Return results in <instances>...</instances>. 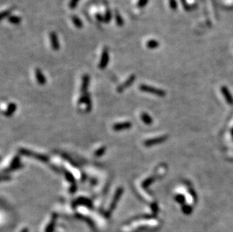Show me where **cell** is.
I'll list each match as a JSON object with an SVG mask.
<instances>
[{
	"mask_svg": "<svg viewBox=\"0 0 233 232\" xmlns=\"http://www.w3.org/2000/svg\"><path fill=\"white\" fill-rule=\"evenodd\" d=\"M140 90L142 91L147 92L150 94H155V95L159 96V97H164L165 96V91L161 90V89L155 88V87H151V86H148L146 84H140Z\"/></svg>",
	"mask_w": 233,
	"mask_h": 232,
	"instance_id": "1",
	"label": "cell"
},
{
	"mask_svg": "<svg viewBox=\"0 0 233 232\" xmlns=\"http://www.w3.org/2000/svg\"><path fill=\"white\" fill-rule=\"evenodd\" d=\"M122 193H123V188L122 187L119 188V189L116 190V193H115V195H114V197H113V200H112L111 204H110V206H109V210L106 212V216H110V214H111L112 212L114 210V209L116 208V204H117L118 201H119V200L120 199L121 197H122Z\"/></svg>",
	"mask_w": 233,
	"mask_h": 232,
	"instance_id": "2",
	"label": "cell"
},
{
	"mask_svg": "<svg viewBox=\"0 0 233 232\" xmlns=\"http://www.w3.org/2000/svg\"><path fill=\"white\" fill-rule=\"evenodd\" d=\"M20 153L21 155H26V156H29V157H33V158H36L39 161H42V162H47L48 161V158L45 155H40V154L35 153V152H32V151H29L28 149H25V148H21L19 150Z\"/></svg>",
	"mask_w": 233,
	"mask_h": 232,
	"instance_id": "3",
	"label": "cell"
},
{
	"mask_svg": "<svg viewBox=\"0 0 233 232\" xmlns=\"http://www.w3.org/2000/svg\"><path fill=\"white\" fill-rule=\"evenodd\" d=\"M72 206L73 208H76L78 205H85L88 208H92L93 205H92L91 201L89 199L86 198V197H80L79 198L76 199L73 203H72Z\"/></svg>",
	"mask_w": 233,
	"mask_h": 232,
	"instance_id": "4",
	"label": "cell"
},
{
	"mask_svg": "<svg viewBox=\"0 0 233 232\" xmlns=\"http://www.w3.org/2000/svg\"><path fill=\"white\" fill-rule=\"evenodd\" d=\"M167 137H157V138H153V139H147L146 141L144 142V145L146 146L149 147L151 146V145H156V144L161 143V142H164V141L167 139Z\"/></svg>",
	"mask_w": 233,
	"mask_h": 232,
	"instance_id": "5",
	"label": "cell"
},
{
	"mask_svg": "<svg viewBox=\"0 0 233 232\" xmlns=\"http://www.w3.org/2000/svg\"><path fill=\"white\" fill-rule=\"evenodd\" d=\"M109 53H108L107 49L105 48L104 50L102 52L101 55V59H100V64H99V67L100 69H103L108 64V62H109Z\"/></svg>",
	"mask_w": 233,
	"mask_h": 232,
	"instance_id": "6",
	"label": "cell"
},
{
	"mask_svg": "<svg viewBox=\"0 0 233 232\" xmlns=\"http://www.w3.org/2000/svg\"><path fill=\"white\" fill-rule=\"evenodd\" d=\"M132 126L131 123L130 121H125V122H122V123H118L113 125V128L114 131H123V130L129 129Z\"/></svg>",
	"mask_w": 233,
	"mask_h": 232,
	"instance_id": "7",
	"label": "cell"
},
{
	"mask_svg": "<svg viewBox=\"0 0 233 232\" xmlns=\"http://www.w3.org/2000/svg\"><path fill=\"white\" fill-rule=\"evenodd\" d=\"M21 167H22V164L20 163V157L18 156V155H17V156H15V158H13V160H12V161H11V165H10V167L8 168L6 170L7 171L15 170L19 169V168H21ZM6 170H5V171H6Z\"/></svg>",
	"mask_w": 233,
	"mask_h": 232,
	"instance_id": "8",
	"label": "cell"
},
{
	"mask_svg": "<svg viewBox=\"0 0 233 232\" xmlns=\"http://www.w3.org/2000/svg\"><path fill=\"white\" fill-rule=\"evenodd\" d=\"M135 79H136L135 75H131V76L130 77L128 78V80L126 81L124 84H122V85H120L119 87H118V89H117L118 92L123 91V90H124L126 88V87H128L129 86L131 85V84H133V81H134V80H135Z\"/></svg>",
	"mask_w": 233,
	"mask_h": 232,
	"instance_id": "9",
	"label": "cell"
},
{
	"mask_svg": "<svg viewBox=\"0 0 233 232\" xmlns=\"http://www.w3.org/2000/svg\"><path fill=\"white\" fill-rule=\"evenodd\" d=\"M89 80H90V77L88 74L84 75L82 77V87H81V91H82V94H85L87 93L88 87Z\"/></svg>",
	"mask_w": 233,
	"mask_h": 232,
	"instance_id": "10",
	"label": "cell"
},
{
	"mask_svg": "<svg viewBox=\"0 0 233 232\" xmlns=\"http://www.w3.org/2000/svg\"><path fill=\"white\" fill-rule=\"evenodd\" d=\"M50 39H51V43H52V48L55 51L59 50L60 45L58 42V36H57L56 33L55 32H52L50 34Z\"/></svg>",
	"mask_w": 233,
	"mask_h": 232,
	"instance_id": "11",
	"label": "cell"
},
{
	"mask_svg": "<svg viewBox=\"0 0 233 232\" xmlns=\"http://www.w3.org/2000/svg\"><path fill=\"white\" fill-rule=\"evenodd\" d=\"M35 78L37 79V81L39 84H45L46 83V79L44 76V75L42 74V73L41 72V70L39 69H35Z\"/></svg>",
	"mask_w": 233,
	"mask_h": 232,
	"instance_id": "12",
	"label": "cell"
},
{
	"mask_svg": "<svg viewBox=\"0 0 233 232\" xmlns=\"http://www.w3.org/2000/svg\"><path fill=\"white\" fill-rule=\"evenodd\" d=\"M16 109L17 106L15 103H9L8 106V108L5 110V112H4V115H5L6 117H10V116H11L15 113V112L16 111Z\"/></svg>",
	"mask_w": 233,
	"mask_h": 232,
	"instance_id": "13",
	"label": "cell"
},
{
	"mask_svg": "<svg viewBox=\"0 0 233 232\" xmlns=\"http://www.w3.org/2000/svg\"><path fill=\"white\" fill-rule=\"evenodd\" d=\"M58 217V215L56 213H54L53 216H52V219L51 222L48 224V225L47 226L46 228H45V232H53L55 230V222H56V219Z\"/></svg>",
	"mask_w": 233,
	"mask_h": 232,
	"instance_id": "14",
	"label": "cell"
},
{
	"mask_svg": "<svg viewBox=\"0 0 233 232\" xmlns=\"http://www.w3.org/2000/svg\"><path fill=\"white\" fill-rule=\"evenodd\" d=\"M222 92H223V94L225 96V98H226V101L228 102L229 104H233V98H232V97L231 96V94L229 93V91H228V90H227L226 87H222Z\"/></svg>",
	"mask_w": 233,
	"mask_h": 232,
	"instance_id": "15",
	"label": "cell"
},
{
	"mask_svg": "<svg viewBox=\"0 0 233 232\" xmlns=\"http://www.w3.org/2000/svg\"><path fill=\"white\" fill-rule=\"evenodd\" d=\"M141 119L143 121V123H145L146 124H148V125L152 124V123H153L152 118L146 112H143L141 114Z\"/></svg>",
	"mask_w": 233,
	"mask_h": 232,
	"instance_id": "16",
	"label": "cell"
},
{
	"mask_svg": "<svg viewBox=\"0 0 233 232\" xmlns=\"http://www.w3.org/2000/svg\"><path fill=\"white\" fill-rule=\"evenodd\" d=\"M85 97V103H86V106H87V108H86V110L87 112H90L91 109V97L90 95H89L88 93L84 94Z\"/></svg>",
	"mask_w": 233,
	"mask_h": 232,
	"instance_id": "17",
	"label": "cell"
},
{
	"mask_svg": "<svg viewBox=\"0 0 233 232\" xmlns=\"http://www.w3.org/2000/svg\"><path fill=\"white\" fill-rule=\"evenodd\" d=\"M154 180H155L154 176L149 177L148 179H146V180L143 181V183H142V186H143V188H144V189H146V188L149 187V186H150V185L154 182Z\"/></svg>",
	"mask_w": 233,
	"mask_h": 232,
	"instance_id": "18",
	"label": "cell"
},
{
	"mask_svg": "<svg viewBox=\"0 0 233 232\" xmlns=\"http://www.w3.org/2000/svg\"><path fill=\"white\" fill-rule=\"evenodd\" d=\"M72 22H73V23H74V25L76 26V27L79 28V29L82 28V26H83V24H82V21H81V20L79 19V18H78V17L73 16L72 18Z\"/></svg>",
	"mask_w": 233,
	"mask_h": 232,
	"instance_id": "19",
	"label": "cell"
},
{
	"mask_svg": "<svg viewBox=\"0 0 233 232\" xmlns=\"http://www.w3.org/2000/svg\"><path fill=\"white\" fill-rule=\"evenodd\" d=\"M159 42L156 40H150L148 42H146V46L148 48L150 49H153L159 47Z\"/></svg>",
	"mask_w": 233,
	"mask_h": 232,
	"instance_id": "20",
	"label": "cell"
},
{
	"mask_svg": "<svg viewBox=\"0 0 233 232\" xmlns=\"http://www.w3.org/2000/svg\"><path fill=\"white\" fill-rule=\"evenodd\" d=\"M64 174H65V176H66V180H67L68 182H71V184L75 183V182H76V181H75V178H74V176H73V175H72L71 173H69V171L65 170Z\"/></svg>",
	"mask_w": 233,
	"mask_h": 232,
	"instance_id": "21",
	"label": "cell"
},
{
	"mask_svg": "<svg viewBox=\"0 0 233 232\" xmlns=\"http://www.w3.org/2000/svg\"><path fill=\"white\" fill-rule=\"evenodd\" d=\"M8 21L13 24H18L21 21V18L18 16H11L8 18Z\"/></svg>",
	"mask_w": 233,
	"mask_h": 232,
	"instance_id": "22",
	"label": "cell"
},
{
	"mask_svg": "<svg viewBox=\"0 0 233 232\" xmlns=\"http://www.w3.org/2000/svg\"><path fill=\"white\" fill-rule=\"evenodd\" d=\"M116 21L118 26H122V25L124 24V21H123L122 16H121V15H119L118 11H116Z\"/></svg>",
	"mask_w": 233,
	"mask_h": 232,
	"instance_id": "23",
	"label": "cell"
},
{
	"mask_svg": "<svg viewBox=\"0 0 233 232\" xmlns=\"http://www.w3.org/2000/svg\"><path fill=\"white\" fill-rule=\"evenodd\" d=\"M106 148L105 146L100 147V148H99V149H97L96 151V152H95L94 155H95V156H97V157L101 156V155H103V154L105 153V152H106Z\"/></svg>",
	"mask_w": 233,
	"mask_h": 232,
	"instance_id": "24",
	"label": "cell"
},
{
	"mask_svg": "<svg viewBox=\"0 0 233 232\" xmlns=\"http://www.w3.org/2000/svg\"><path fill=\"white\" fill-rule=\"evenodd\" d=\"M111 18H112L111 12H110V11H109V9H107L106 10V14H105V16H104V22L109 23L110 22V21H111Z\"/></svg>",
	"mask_w": 233,
	"mask_h": 232,
	"instance_id": "25",
	"label": "cell"
},
{
	"mask_svg": "<svg viewBox=\"0 0 233 232\" xmlns=\"http://www.w3.org/2000/svg\"><path fill=\"white\" fill-rule=\"evenodd\" d=\"M13 11V8H10V9L6 10V11H3V12H2V13L1 14V19H2V20L5 19V18H6V17H8V15H11V11Z\"/></svg>",
	"mask_w": 233,
	"mask_h": 232,
	"instance_id": "26",
	"label": "cell"
},
{
	"mask_svg": "<svg viewBox=\"0 0 233 232\" xmlns=\"http://www.w3.org/2000/svg\"><path fill=\"white\" fill-rule=\"evenodd\" d=\"M148 3V0H139L137 2V6L139 8H143V7L146 6Z\"/></svg>",
	"mask_w": 233,
	"mask_h": 232,
	"instance_id": "27",
	"label": "cell"
},
{
	"mask_svg": "<svg viewBox=\"0 0 233 232\" xmlns=\"http://www.w3.org/2000/svg\"><path fill=\"white\" fill-rule=\"evenodd\" d=\"M79 0H71V2H70V8H72V9H73V8H75V7L76 6V5H77V2H79Z\"/></svg>",
	"mask_w": 233,
	"mask_h": 232,
	"instance_id": "28",
	"label": "cell"
},
{
	"mask_svg": "<svg viewBox=\"0 0 233 232\" xmlns=\"http://www.w3.org/2000/svg\"><path fill=\"white\" fill-rule=\"evenodd\" d=\"M96 18L98 21H100V22H104V18L100 14H97L96 15Z\"/></svg>",
	"mask_w": 233,
	"mask_h": 232,
	"instance_id": "29",
	"label": "cell"
},
{
	"mask_svg": "<svg viewBox=\"0 0 233 232\" xmlns=\"http://www.w3.org/2000/svg\"><path fill=\"white\" fill-rule=\"evenodd\" d=\"M76 189H77V187H76V183L72 184V185H71V187H70V189H69V191H70L71 193H74V192L76 191Z\"/></svg>",
	"mask_w": 233,
	"mask_h": 232,
	"instance_id": "30",
	"label": "cell"
},
{
	"mask_svg": "<svg viewBox=\"0 0 233 232\" xmlns=\"http://www.w3.org/2000/svg\"><path fill=\"white\" fill-rule=\"evenodd\" d=\"M170 6L173 9H175L176 8V2L174 0H170Z\"/></svg>",
	"mask_w": 233,
	"mask_h": 232,
	"instance_id": "31",
	"label": "cell"
},
{
	"mask_svg": "<svg viewBox=\"0 0 233 232\" xmlns=\"http://www.w3.org/2000/svg\"><path fill=\"white\" fill-rule=\"evenodd\" d=\"M176 199H177V200L178 202H182V203H183V196H180V195H178V196L176 197Z\"/></svg>",
	"mask_w": 233,
	"mask_h": 232,
	"instance_id": "32",
	"label": "cell"
},
{
	"mask_svg": "<svg viewBox=\"0 0 233 232\" xmlns=\"http://www.w3.org/2000/svg\"><path fill=\"white\" fill-rule=\"evenodd\" d=\"M8 179H10V176H2V181H4V180H8Z\"/></svg>",
	"mask_w": 233,
	"mask_h": 232,
	"instance_id": "33",
	"label": "cell"
},
{
	"mask_svg": "<svg viewBox=\"0 0 233 232\" xmlns=\"http://www.w3.org/2000/svg\"><path fill=\"white\" fill-rule=\"evenodd\" d=\"M21 232H28V229L27 228H24Z\"/></svg>",
	"mask_w": 233,
	"mask_h": 232,
	"instance_id": "34",
	"label": "cell"
}]
</instances>
